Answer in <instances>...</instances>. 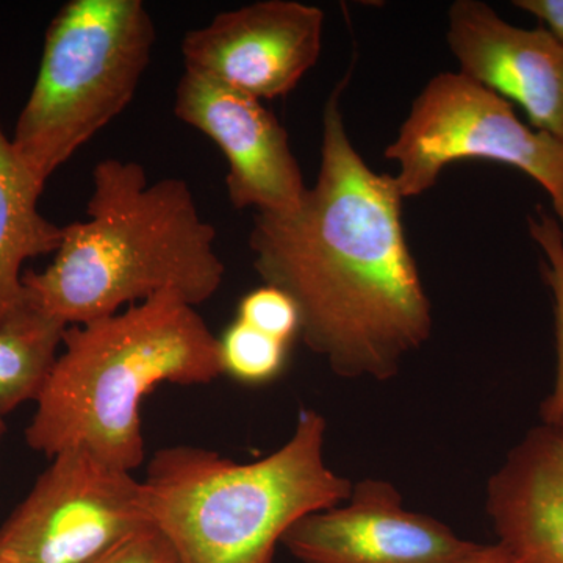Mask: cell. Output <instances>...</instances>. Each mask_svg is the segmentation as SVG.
Here are the masks:
<instances>
[{"instance_id":"obj_7","label":"cell","mask_w":563,"mask_h":563,"mask_svg":"<svg viewBox=\"0 0 563 563\" xmlns=\"http://www.w3.org/2000/svg\"><path fill=\"white\" fill-rule=\"evenodd\" d=\"M152 526L141 481L84 446L54 455L27 498L0 528L10 563H90Z\"/></svg>"},{"instance_id":"obj_12","label":"cell","mask_w":563,"mask_h":563,"mask_svg":"<svg viewBox=\"0 0 563 563\" xmlns=\"http://www.w3.org/2000/svg\"><path fill=\"white\" fill-rule=\"evenodd\" d=\"M496 543L520 563H563V422L526 432L485 492Z\"/></svg>"},{"instance_id":"obj_10","label":"cell","mask_w":563,"mask_h":563,"mask_svg":"<svg viewBox=\"0 0 563 563\" xmlns=\"http://www.w3.org/2000/svg\"><path fill=\"white\" fill-rule=\"evenodd\" d=\"M282 547L302 563H462L476 543L407 509L395 485L369 477L347 501L296 521Z\"/></svg>"},{"instance_id":"obj_9","label":"cell","mask_w":563,"mask_h":563,"mask_svg":"<svg viewBox=\"0 0 563 563\" xmlns=\"http://www.w3.org/2000/svg\"><path fill=\"white\" fill-rule=\"evenodd\" d=\"M174 114L209 136L224 157L235 209L288 213L307 191L290 136L262 101L185 69L174 92Z\"/></svg>"},{"instance_id":"obj_18","label":"cell","mask_w":563,"mask_h":563,"mask_svg":"<svg viewBox=\"0 0 563 563\" xmlns=\"http://www.w3.org/2000/svg\"><path fill=\"white\" fill-rule=\"evenodd\" d=\"M90 563H180L176 548L154 525L132 533Z\"/></svg>"},{"instance_id":"obj_17","label":"cell","mask_w":563,"mask_h":563,"mask_svg":"<svg viewBox=\"0 0 563 563\" xmlns=\"http://www.w3.org/2000/svg\"><path fill=\"white\" fill-rule=\"evenodd\" d=\"M236 320L285 344H291L301 328L295 302L279 288L269 285H263L244 296Z\"/></svg>"},{"instance_id":"obj_19","label":"cell","mask_w":563,"mask_h":563,"mask_svg":"<svg viewBox=\"0 0 563 563\" xmlns=\"http://www.w3.org/2000/svg\"><path fill=\"white\" fill-rule=\"evenodd\" d=\"M514 5L543 22L547 31L563 44V0H515Z\"/></svg>"},{"instance_id":"obj_21","label":"cell","mask_w":563,"mask_h":563,"mask_svg":"<svg viewBox=\"0 0 563 563\" xmlns=\"http://www.w3.org/2000/svg\"><path fill=\"white\" fill-rule=\"evenodd\" d=\"M3 432H5V422H3V417L0 415V439H2Z\"/></svg>"},{"instance_id":"obj_4","label":"cell","mask_w":563,"mask_h":563,"mask_svg":"<svg viewBox=\"0 0 563 563\" xmlns=\"http://www.w3.org/2000/svg\"><path fill=\"white\" fill-rule=\"evenodd\" d=\"M325 418L303 409L290 439L258 461L162 448L141 481L144 509L180 563H274L296 521L347 501L354 487L325 463Z\"/></svg>"},{"instance_id":"obj_20","label":"cell","mask_w":563,"mask_h":563,"mask_svg":"<svg viewBox=\"0 0 563 563\" xmlns=\"http://www.w3.org/2000/svg\"><path fill=\"white\" fill-rule=\"evenodd\" d=\"M462 563H520L499 543H476L472 553Z\"/></svg>"},{"instance_id":"obj_22","label":"cell","mask_w":563,"mask_h":563,"mask_svg":"<svg viewBox=\"0 0 563 563\" xmlns=\"http://www.w3.org/2000/svg\"><path fill=\"white\" fill-rule=\"evenodd\" d=\"M0 563H10L9 561H3V559H0Z\"/></svg>"},{"instance_id":"obj_6","label":"cell","mask_w":563,"mask_h":563,"mask_svg":"<svg viewBox=\"0 0 563 563\" xmlns=\"http://www.w3.org/2000/svg\"><path fill=\"white\" fill-rule=\"evenodd\" d=\"M385 158L402 199L431 190L448 165L487 161L512 166L540 185L563 228V143L529 128L512 103L465 74L440 73L410 107Z\"/></svg>"},{"instance_id":"obj_13","label":"cell","mask_w":563,"mask_h":563,"mask_svg":"<svg viewBox=\"0 0 563 563\" xmlns=\"http://www.w3.org/2000/svg\"><path fill=\"white\" fill-rule=\"evenodd\" d=\"M43 191L0 125V329L29 310L24 263L55 254L62 244L63 228L40 213Z\"/></svg>"},{"instance_id":"obj_1","label":"cell","mask_w":563,"mask_h":563,"mask_svg":"<svg viewBox=\"0 0 563 563\" xmlns=\"http://www.w3.org/2000/svg\"><path fill=\"white\" fill-rule=\"evenodd\" d=\"M351 73L322 113L317 181L288 213H255L254 268L295 302L299 335L344 379L385 383L431 339L432 303L402 224L393 176L355 150L342 111Z\"/></svg>"},{"instance_id":"obj_11","label":"cell","mask_w":563,"mask_h":563,"mask_svg":"<svg viewBox=\"0 0 563 563\" xmlns=\"http://www.w3.org/2000/svg\"><path fill=\"white\" fill-rule=\"evenodd\" d=\"M446 43L459 73L518 103L533 129L563 143V44L547 29L517 27L481 0H455Z\"/></svg>"},{"instance_id":"obj_2","label":"cell","mask_w":563,"mask_h":563,"mask_svg":"<svg viewBox=\"0 0 563 563\" xmlns=\"http://www.w3.org/2000/svg\"><path fill=\"white\" fill-rule=\"evenodd\" d=\"M87 217L63 225L46 269L22 276L29 309L79 325L161 292L198 307L220 290L225 266L217 229L187 181L150 184L140 163L106 158L92 169Z\"/></svg>"},{"instance_id":"obj_5","label":"cell","mask_w":563,"mask_h":563,"mask_svg":"<svg viewBox=\"0 0 563 563\" xmlns=\"http://www.w3.org/2000/svg\"><path fill=\"white\" fill-rule=\"evenodd\" d=\"M155 44L141 0H69L47 27L11 146L41 187L135 98Z\"/></svg>"},{"instance_id":"obj_3","label":"cell","mask_w":563,"mask_h":563,"mask_svg":"<svg viewBox=\"0 0 563 563\" xmlns=\"http://www.w3.org/2000/svg\"><path fill=\"white\" fill-rule=\"evenodd\" d=\"M221 374L220 339L195 306L161 292L111 317L68 325L25 442L51 459L84 446L133 473L144 462V396L162 384L207 385Z\"/></svg>"},{"instance_id":"obj_15","label":"cell","mask_w":563,"mask_h":563,"mask_svg":"<svg viewBox=\"0 0 563 563\" xmlns=\"http://www.w3.org/2000/svg\"><path fill=\"white\" fill-rule=\"evenodd\" d=\"M529 233L543 252L542 273L554 299L555 379L553 390L540 404V421L563 422V228L558 218L537 209L528 218Z\"/></svg>"},{"instance_id":"obj_8","label":"cell","mask_w":563,"mask_h":563,"mask_svg":"<svg viewBox=\"0 0 563 563\" xmlns=\"http://www.w3.org/2000/svg\"><path fill=\"white\" fill-rule=\"evenodd\" d=\"M324 13L295 0H261L222 11L185 33V69L258 101L290 95L317 65Z\"/></svg>"},{"instance_id":"obj_16","label":"cell","mask_w":563,"mask_h":563,"mask_svg":"<svg viewBox=\"0 0 563 563\" xmlns=\"http://www.w3.org/2000/svg\"><path fill=\"white\" fill-rule=\"evenodd\" d=\"M290 344L236 320L220 339L222 372L239 383H273L287 365Z\"/></svg>"},{"instance_id":"obj_14","label":"cell","mask_w":563,"mask_h":563,"mask_svg":"<svg viewBox=\"0 0 563 563\" xmlns=\"http://www.w3.org/2000/svg\"><path fill=\"white\" fill-rule=\"evenodd\" d=\"M68 325L29 309L0 329V415L36 401Z\"/></svg>"}]
</instances>
